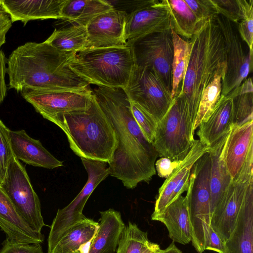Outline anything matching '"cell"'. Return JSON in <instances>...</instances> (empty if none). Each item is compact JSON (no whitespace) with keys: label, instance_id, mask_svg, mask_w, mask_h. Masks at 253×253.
<instances>
[{"label":"cell","instance_id":"d6a6232c","mask_svg":"<svg viewBox=\"0 0 253 253\" xmlns=\"http://www.w3.org/2000/svg\"><path fill=\"white\" fill-rule=\"evenodd\" d=\"M253 93L240 94L232 98V126H240L253 121Z\"/></svg>","mask_w":253,"mask_h":253},{"label":"cell","instance_id":"ee69618b","mask_svg":"<svg viewBox=\"0 0 253 253\" xmlns=\"http://www.w3.org/2000/svg\"><path fill=\"white\" fill-rule=\"evenodd\" d=\"M12 25L9 15L0 6V48L6 42V35Z\"/></svg>","mask_w":253,"mask_h":253},{"label":"cell","instance_id":"f6af8a7d","mask_svg":"<svg viewBox=\"0 0 253 253\" xmlns=\"http://www.w3.org/2000/svg\"><path fill=\"white\" fill-rule=\"evenodd\" d=\"M253 82L252 77H248L237 88L228 93L226 96L232 99L234 97L247 93H253Z\"/></svg>","mask_w":253,"mask_h":253},{"label":"cell","instance_id":"8992f818","mask_svg":"<svg viewBox=\"0 0 253 253\" xmlns=\"http://www.w3.org/2000/svg\"><path fill=\"white\" fill-rule=\"evenodd\" d=\"M194 125L181 100L177 97L157 123L153 145L159 156L182 161L194 144Z\"/></svg>","mask_w":253,"mask_h":253},{"label":"cell","instance_id":"d4e9b609","mask_svg":"<svg viewBox=\"0 0 253 253\" xmlns=\"http://www.w3.org/2000/svg\"><path fill=\"white\" fill-rule=\"evenodd\" d=\"M232 107V99L221 96L210 118L199 126L197 134L202 143L211 146L230 131Z\"/></svg>","mask_w":253,"mask_h":253},{"label":"cell","instance_id":"484cf974","mask_svg":"<svg viewBox=\"0 0 253 253\" xmlns=\"http://www.w3.org/2000/svg\"><path fill=\"white\" fill-rule=\"evenodd\" d=\"M159 5L168 11L172 28L182 38L191 40L205 23L196 17L185 0H158Z\"/></svg>","mask_w":253,"mask_h":253},{"label":"cell","instance_id":"7a4b0ae2","mask_svg":"<svg viewBox=\"0 0 253 253\" xmlns=\"http://www.w3.org/2000/svg\"><path fill=\"white\" fill-rule=\"evenodd\" d=\"M77 53L59 51L46 42L19 46L7 60L9 87L83 90L90 84L75 73L70 63Z\"/></svg>","mask_w":253,"mask_h":253},{"label":"cell","instance_id":"60d3db41","mask_svg":"<svg viewBox=\"0 0 253 253\" xmlns=\"http://www.w3.org/2000/svg\"><path fill=\"white\" fill-rule=\"evenodd\" d=\"M181 162V161H172L169 158L162 157L155 162L156 171L159 177L166 178Z\"/></svg>","mask_w":253,"mask_h":253},{"label":"cell","instance_id":"7dc6e473","mask_svg":"<svg viewBox=\"0 0 253 253\" xmlns=\"http://www.w3.org/2000/svg\"><path fill=\"white\" fill-rule=\"evenodd\" d=\"M161 253H182V252L172 242L167 248L162 250Z\"/></svg>","mask_w":253,"mask_h":253},{"label":"cell","instance_id":"cb8c5ba5","mask_svg":"<svg viewBox=\"0 0 253 253\" xmlns=\"http://www.w3.org/2000/svg\"><path fill=\"white\" fill-rule=\"evenodd\" d=\"M100 213L99 227L86 253H114L126 225L118 211L109 209Z\"/></svg>","mask_w":253,"mask_h":253},{"label":"cell","instance_id":"d590c367","mask_svg":"<svg viewBox=\"0 0 253 253\" xmlns=\"http://www.w3.org/2000/svg\"><path fill=\"white\" fill-rule=\"evenodd\" d=\"M7 128L0 120V184L3 181L13 156Z\"/></svg>","mask_w":253,"mask_h":253},{"label":"cell","instance_id":"44dd1931","mask_svg":"<svg viewBox=\"0 0 253 253\" xmlns=\"http://www.w3.org/2000/svg\"><path fill=\"white\" fill-rule=\"evenodd\" d=\"M253 144V121L231 126L226 142L224 158L232 180L238 173Z\"/></svg>","mask_w":253,"mask_h":253},{"label":"cell","instance_id":"ab89813d","mask_svg":"<svg viewBox=\"0 0 253 253\" xmlns=\"http://www.w3.org/2000/svg\"><path fill=\"white\" fill-rule=\"evenodd\" d=\"M112 8L129 14L133 11L153 2L154 0H105Z\"/></svg>","mask_w":253,"mask_h":253},{"label":"cell","instance_id":"52a82bcc","mask_svg":"<svg viewBox=\"0 0 253 253\" xmlns=\"http://www.w3.org/2000/svg\"><path fill=\"white\" fill-rule=\"evenodd\" d=\"M252 182L253 144L251 146L241 169L232 180L211 216V226L223 242L229 238L234 229L247 188Z\"/></svg>","mask_w":253,"mask_h":253},{"label":"cell","instance_id":"b9f144b4","mask_svg":"<svg viewBox=\"0 0 253 253\" xmlns=\"http://www.w3.org/2000/svg\"><path fill=\"white\" fill-rule=\"evenodd\" d=\"M205 250H210L217 253H224V242L221 240L211 226L210 228L205 245Z\"/></svg>","mask_w":253,"mask_h":253},{"label":"cell","instance_id":"7c38bea8","mask_svg":"<svg viewBox=\"0 0 253 253\" xmlns=\"http://www.w3.org/2000/svg\"><path fill=\"white\" fill-rule=\"evenodd\" d=\"M135 65L155 73L171 92L173 45L171 31L156 33L127 42Z\"/></svg>","mask_w":253,"mask_h":253},{"label":"cell","instance_id":"4316f807","mask_svg":"<svg viewBox=\"0 0 253 253\" xmlns=\"http://www.w3.org/2000/svg\"><path fill=\"white\" fill-rule=\"evenodd\" d=\"M99 227V222L84 217L70 228L49 253H73L89 245Z\"/></svg>","mask_w":253,"mask_h":253},{"label":"cell","instance_id":"277c9868","mask_svg":"<svg viewBox=\"0 0 253 253\" xmlns=\"http://www.w3.org/2000/svg\"><path fill=\"white\" fill-rule=\"evenodd\" d=\"M65 133L69 146L81 158L109 164L118 144L115 130L93 95L91 105L49 118Z\"/></svg>","mask_w":253,"mask_h":253},{"label":"cell","instance_id":"d6986e66","mask_svg":"<svg viewBox=\"0 0 253 253\" xmlns=\"http://www.w3.org/2000/svg\"><path fill=\"white\" fill-rule=\"evenodd\" d=\"M0 228L10 240L29 244L44 241L42 233L36 232L18 213L0 186Z\"/></svg>","mask_w":253,"mask_h":253},{"label":"cell","instance_id":"ffe728a7","mask_svg":"<svg viewBox=\"0 0 253 253\" xmlns=\"http://www.w3.org/2000/svg\"><path fill=\"white\" fill-rule=\"evenodd\" d=\"M151 219L160 221L166 226L169 236L173 242L186 245L191 241L187 195L179 196L161 213L151 215Z\"/></svg>","mask_w":253,"mask_h":253},{"label":"cell","instance_id":"f35d334b","mask_svg":"<svg viewBox=\"0 0 253 253\" xmlns=\"http://www.w3.org/2000/svg\"><path fill=\"white\" fill-rule=\"evenodd\" d=\"M0 253H44L40 243L29 244L6 238L2 243Z\"/></svg>","mask_w":253,"mask_h":253},{"label":"cell","instance_id":"83f0119b","mask_svg":"<svg viewBox=\"0 0 253 253\" xmlns=\"http://www.w3.org/2000/svg\"><path fill=\"white\" fill-rule=\"evenodd\" d=\"M112 9L105 0H67L61 15L72 24L86 27L92 18Z\"/></svg>","mask_w":253,"mask_h":253},{"label":"cell","instance_id":"ac0fdd59","mask_svg":"<svg viewBox=\"0 0 253 253\" xmlns=\"http://www.w3.org/2000/svg\"><path fill=\"white\" fill-rule=\"evenodd\" d=\"M224 245V253H253V182L247 188L234 229Z\"/></svg>","mask_w":253,"mask_h":253},{"label":"cell","instance_id":"f1b7e54d","mask_svg":"<svg viewBox=\"0 0 253 253\" xmlns=\"http://www.w3.org/2000/svg\"><path fill=\"white\" fill-rule=\"evenodd\" d=\"M45 42L59 51L77 53L87 48L86 27L72 24L67 28L55 29Z\"/></svg>","mask_w":253,"mask_h":253},{"label":"cell","instance_id":"9c48e42d","mask_svg":"<svg viewBox=\"0 0 253 253\" xmlns=\"http://www.w3.org/2000/svg\"><path fill=\"white\" fill-rule=\"evenodd\" d=\"M134 102L158 123L171 106V90L148 69L135 64L125 89Z\"/></svg>","mask_w":253,"mask_h":253},{"label":"cell","instance_id":"8fae6325","mask_svg":"<svg viewBox=\"0 0 253 253\" xmlns=\"http://www.w3.org/2000/svg\"><path fill=\"white\" fill-rule=\"evenodd\" d=\"M225 46L226 70L222 80L221 95L238 88L253 71V52L242 39L237 24L222 15L215 16Z\"/></svg>","mask_w":253,"mask_h":253},{"label":"cell","instance_id":"5bb4252c","mask_svg":"<svg viewBox=\"0 0 253 253\" xmlns=\"http://www.w3.org/2000/svg\"><path fill=\"white\" fill-rule=\"evenodd\" d=\"M126 13L114 9L92 18L86 26L87 48L126 45Z\"/></svg>","mask_w":253,"mask_h":253},{"label":"cell","instance_id":"e0dca14e","mask_svg":"<svg viewBox=\"0 0 253 253\" xmlns=\"http://www.w3.org/2000/svg\"><path fill=\"white\" fill-rule=\"evenodd\" d=\"M10 145L14 157L34 167L53 169L62 167L63 162L54 157L39 140L30 137L23 130H9Z\"/></svg>","mask_w":253,"mask_h":253},{"label":"cell","instance_id":"c3c4849f","mask_svg":"<svg viewBox=\"0 0 253 253\" xmlns=\"http://www.w3.org/2000/svg\"><path fill=\"white\" fill-rule=\"evenodd\" d=\"M73 253H86L84 251L83 249L77 251Z\"/></svg>","mask_w":253,"mask_h":253},{"label":"cell","instance_id":"ba28073f","mask_svg":"<svg viewBox=\"0 0 253 253\" xmlns=\"http://www.w3.org/2000/svg\"><path fill=\"white\" fill-rule=\"evenodd\" d=\"M88 178L82 190L66 207L58 209L50 226L47 242V252H50L66 232L85 216L84 208L95 188L109 175L106 162L81 158Z\"/></svg>","mask_w":253,"mask_h":253},{"label":"cell","instance_id":"7bdbcfd3","mask_svg":"<svg viewBox=\"0 0 253 253\" xmlns=\"http://www.w3.org/2000/svg\"><path fill=\"white\" fill-rule=\"evenodd\" d=\"M7 59L2 50L0 49V104L4 100L7 94V86L5 81L7 73Z\"/></svg>","mask_w":253,"mask_h":253},{"label":"cell","instance_id":"5b68a950","mask_svg":"<svg viewBox=\"0 0 253 253\" xmlns=\"http://www.w3.org/2000/svg\"><path fill=\"white\" fill-rule=\"evenodd\" d=\"M135 61L128 45L86 48L77 53L71 68L90 84L125 89Z\"/></svg>","mask_w":253,"mask_h":253},{"label":"cell","instance_id":"603a6c76","mask_svg":"<svg viewBox=\"0 0 253 253\" xmlns=\"http://www.w3.org/2000/svg\"><path fill=\"white\" fill-rule=\"evenodd\" d=\"M229 132L210 146V189L211 216L232 181L224 158V151Z\"/></svg>","mask_w":253,"mask_h":253},{"label":"cell","instance_id":"4dcf8cb0","mask_svg":"<svg viewBox=\"0 0 253 253\" xmlns=\"http://www.w3.org/2000/svg\"><path fill=\"white\" fill-rule=\"evenodd\" d=\"M226 70V62L218 68L212 81L204 90L199 103L194 130L206 122L212 114L221 95L222 80Z\"/></svg>","mask_w":253,"mask_h":253},{"label":"cell","instance_id":"8d00e7d4","mask_svg":"<svg viewBox=\"0 0 253 253\" xmlns=\"http://www.w3.org/2000/svg\"><path fill=\"white\" fill-rule=\"evenodd\" d=\"M193 13L201 23L218 14L212 0H185Z\"/></svg>","mask_w":253,"mask_h":253},{"label":"cell","instance_id":"7402d4cb","mask_svg":"<svg viewBox=\"0 0 253 253\" xmlns=\"http://www.w3.org/2000/svg\"><path fill=\"white\" fill-rule=\"evenodd\" d=\"M210 146L202 143L199 140L195 142L186 157L179 165L166 178L159 190L154 211L152 215L161 213L169 204L173 191L184 177L189 172L195 163L210 150Z\"/></svg>","mask_w":253,"mask_h":253},{"label":"cell","instance_id":"4fadbf2b","mask_svg":"<svg viewBox=\"0 0 253 253\" xmlns=\"http://www.w3.org/2000/svg\"><path fill=\"white\" fill-rule=\"evenodd\" d=\"M22 97L45 119L69 112L84 109L91 104L92 91L26 88Z\"/></svg>","mask_w":253,"mask_h":253},{"label":"cell","instance_id":"bcb514c9","mask_svg":"<svg viewBox=\"0 0 253 253\" xmlns=\"http://www.w3.org/2000/svg\"><path fill=\"white\" fill-rule=\"evenodd\" d=\"M162 250L159 245L151 242L142 253H161Z\"/></svg>","mask_w":253,"mask_h":253},{"label":"cell","instance_id":"2e32d148","mask_svg":"<svg viewBox=\"0 0 253 253\" xmlns=\"http://www.w3.org/2000/svg\"><path fill=\"white\" fill-rule=\"evenodd\" d=\"M67 0H0V6L13 23L20 21L26 25L31 20L62 19V8Z\"/></svg>","mask_w":253,"mask_h":253},{"label":"cell","instance_id":"9a60e30c","mask_svg":"<svg viewBox=\"0 0 253 253\" xmlns=\"http://www.w3.org/2000/svg\"><path fill=\"white\" fill-rule=\"evenodd\" d=\"M158 1L154 0L152 3L127 15L125 26L126 43L152 34L171 31L170 16Z\"/></svg>","mask_w":253,"mask_h":253},{"label":"cell","instance_id":"e575fe53","mask_svg":"<svg viewBox=\"0 0 253 253\" xmlns=\"http://www.w3.org/2000/svg\"><path fill=\"white\" fill-rule=\"evenodd\" d=\"M130 103L133 117L143 134L150 143H153L156 135L157 123L135 103L131 101Z\"/></svg>","mask_w":253,"mask_h":253},{"label":"cell","instance_id":"836d02e7","mask_svg":"<svg viewBox=\"0 0 253 253\" xmlns=\"http://www.w3.org/2000/svg\"><path fill=\"white\" fill-rule=\"evenodd\" d=\"M242 12V18L237 24L242 39L253 52V0H238Z\"/></svg>","mask_w":253,"mask_h":253},{"label":"cell","instance_id":"3957f363","mask_svg":"<svg viewBox=\"0 0 253 253\" xmlns=\"http://www.w3.org/2000/svg\"><path fill=\"white\" fill-rule=\"evenodd\" d=\"M191 40L189 62L176 97L183 104L194 126L202 94L226 62L225 46L215 17L208 20Z\"/></svg>","mask_w":253,"mask_h":253},{"label":"cell","instance_id":"1f68e13d","mask_svg":"<svg viewBox=\"0 0 253 253\" xmlns=\"http://www.w3.org/2000/svg\"><path fill=\"white\" fill-rule=\"evenodd\" d=\"M150 243L147 233L129 221L120 236L117 253H142Z\"/></svg>","mask_w":253,"mask_h":253},{"label":"cell","instance_id":"30bf717a","mask_svg":"<svg viewBox=\"0 0 253 253\" xmlns=\"http://www.w3.org/2000/svg\"><path fill=\"white\" fill-rule=\"evenodd\" d=\"M0 186L16 210L34 231L41 233L44 223L40 199L25 167L14 157Z\"/></svg>","mask_w":253,"mask_h":253},{"label":"cell","instance_id":"74e56055","mask_svg":"<svg viewBox=\"0 0 253 253\" xmlns=\"http://www.w3.org/2000/svg\"><path fill=\"white\" fill-rule=\"evenodd\" d=\"M218 14L237 24L242 18L238 0H212Z\"/></svg>","mask_w":253,"mask_h":253},{"label":"cell","instance_id":"f546056e","mask_svg":"<svg viewBox=\"0 0 253 253\" xmlns=\"http://www.w3.org/2000/svg\"><path fill=\"white\" fill-rule=\"evenodd\" d=\"M173 52L172 61L171 97L174 99L178 94L180 84L184 79L191 53L193 42L185 40L171 29Z\"/></svg>","mask_w":253,"mask_h":253},{"label":"cell","instance_id":"6da1fadb","mask_svg":"<svg viewBox=\"0 0 253 253\" xmlns=\"http://www.w3.org/2000/svg\"><path fill=\"white\" fill-rule=\"evenodd\" d=\"M92 94L111 123L118 144L110 163V175L128 189L148 182L156 174L159 154L143 134L132 115L129 98L123 88L97 86Z\"/></svg>","mask_w":253,"mask_h":253}]
</instances>
